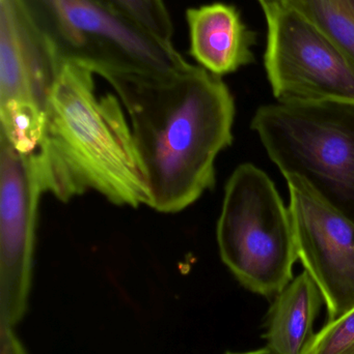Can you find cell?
<instances>
[{"mask_svg":"<svg viewBox=\"0 0 354 354\" xmlns=\"http://www.w3.org/2000/svg\"><path fill=\"white\" fill-rule=\"evenodd\" d=\"M130 118L150 207L174 214L215 185L218 153L233 141L234 99L222 77L200 66L163 77L109 74Z\"/></svg>","mask_w":354,"mask_h":354,"instance_id":"6da1fadb","label":"cell"},{"mask_svg":"<svg viewBox=\"0 0 354 354\" xmlns=\"http://www.w3.org/2000/svg\"><path fill=\"white\" fill-rule=\"evenodd\" d=\"M94 75L77 62L60 68L43 142L29 160L39 187L62 202L95 191L116 205L150 206L147 172L120 99L98 97Z\"/></svg>","mask_w":354,"mask_h":354,"instance_id":"7a4b0ae2","label":"cell"},{"mask_svg":"<svg viewBox=\"0 0 354 354\" xmlns=\"http://www.w3.org/2000/svg\"><path fill=\"white\" fill-rule=\"evenodd\" d=\"M226 354H274L267 347L264 348L256 349V351H245V353H228Z\"/></svg>","mask_w":354,"mask_h":354,"instance_id":"2e32d148","label":"cell"},{"mask_svg":"<svg viewBox=\"0 0 354 354\" xmlns=\"http://www.w3.org/2000/svg\"><path fill=\"white\" fill-rule=\"evenodd\" d=\"M286 180L297 257L319 288L330 322L354 308V223L301 177Z\"/></svg>","mask_w":354,"mask_h":354,"instance_id":"ba28073f","label":"cell"},{"mask_svg":"<svg viewBox=\"0 0 354 354\" xmlns=\"http://www.w3.org/2000/svg\"><path fill=\"white\" fill-rule=\"evenodd\" d=\"M306 354H354V308L316 333Z\"/></svg>","mask_w":354,"mask_h":354,"instance_id":"5bb4252c","label":"cell"},{"mask_svg":"<svg viewBox=\"0 0 354 354\" xmlns=\"http://www.w3.org/2000/svg\"><path fill=\"white\" fill-rule=\"evenodd\" d=\"M62 64L22 1L0 0V135L20 153L33 155L43 141Z\"/></svg>","mask_w":354,"mask_h":354,"instance_id":"52a82bcc","label":"cell"},{"mask_svg":"<svg viewBox=\"0 0 354 354\" xmlns=\"http://www.w3.org/2000/svg\"><path fill=\"white\" fill-rule=\"evenodd\" d=\"M0 354H26L12 328L0 326Z\"/></svg>","mask_w":354,"mask_h":354,"instance_id":"9a60e30c","label":"cell"},{"mask_svg":"<svg viewBox=\"0 0 354 354\" xmlns=\"http://www.w3.org/2000/svg\"><path fill=\"white\" fill-rule=\"evenodd\" d=\"M216 234L222 262L251 292L276 297L294 279L290 210L253 164L238 166L227 183Z\"/></svg>","mask_w":354,"mask_h":354,"instance_id":"277c9868","label":"cell"},{"mask_svg":"<svg viewBox=\"0 0 354 354\" xmlns=\"http://www.w3.org/2000/svg\"><path fill=\"white\" fill-rule=\"evenodd\" d=\"M143 27L155 37L172 41L174 25L163 0H93Z\"/></svg>","mask_w":354,"mask_h":354,"instance_id":"4fadbf2b","label":"cell"},{"mask_svg":"<svg viewBox=\"0 0 354 354\" xmlns=\"http://www.w3.org/2000/svg\"><path fill=\"white\" fill-rule=\"evenodd\" d=\"M321 292L308 272L293 279L278 295L268 313L265 339L274 354H306L314 336Z\"/></svg>","mask_w":354,"mask_h":354,"instance_id":"8fae6325","label":"cell"},{"mask_svg":"<svg viewBox=\"0 0 354 354\" xmlns=\"http://www.w3.org/2000/svg\"><path fill=\"white\" fill-rule=\"evenodd\" d=\"M262 10L267 22L264 62L276 100L354 105V66L339 46L290 4Z\"/></svg>","mask_w":354,"mask_h":354,"instance_id":"8992f818","label":"cell"},{"mask_svg":"<svg viewBox=\"0 0 354 354\" xmlns=\"http://www.w3.org/2000/svg\"><path fill=\"white\" fill-rule=\"evenodd\" d=\"M189 54L200 66L222 77L254 62L255 33L231 4L215 2L186 10Z\"/></svg>","mask_w":354,"mask_h":354,"instance_id":"30bf717a","label":"cell"},{"mask_svg":"<svg viewBox=\"0 0 354 354\" xmlns=\"http://www.w3.org/2000/svg\"><path fill=\"white\" fill-rule=\"evenodd\" d=\"M62 62L109 74L163 77L189 66L172 43L93 0H21Z\"/></svg>","mask_w":354,"mask_h":354,"instance_id":"5b68a950","label":"cell"},{"mask_svg":"<svg viewBox=\"0 0 354 354\" xmlns=\"http://www.w3.org/2000/svg\"><path fill=\"white\" fill-rule=\"evenodd\" d=\"M262 8L287 3L321 28L354 66V0H258Z\"/></svg>","mask_w":354,"mask_h":354,"instance_id":"7c38bea8","label":"cell"},{"mask_svg":"<svg viewBox=\"0 0 354 354\" xmlns=\"http://www.w3.org/2000/svg\"><path fill=\"white\" fill-rule=\"evenodd\" d=\"M42 195L28 158L0 136V326L14 328L26 312Z\"/></svg>","mask_w":354,"mask_h":354,"instance_id":"9c48e42d","label":"cell"},{"mask_svg":"<svg viewBox=\"0 0 354 354\" xmlns=\"http://www.w3.org/2000/svg\"><path fill=\"white\" fill-rule=\"evenodd\" d=\"M251 128L285 178L301 177L354 223L353 104L266 105Z\"/></svg>","mask_w":354,"mask_h":354,"instance_id":"3957f363","label":"cell"}]
</instances>
